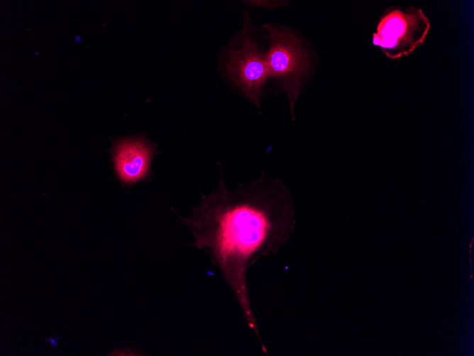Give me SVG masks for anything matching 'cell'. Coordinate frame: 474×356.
I'll return each instance as SVG.
<instances>
[{
    "instance_id": "cell-1",
    "label": "cell",
    "mask_w": 474,
    "mask_h": 356,
    "mask_svg": "<svg viewBox=\"0 0 474 356\" xmlns=\"http://www.w3.org/2000/svg\"><path fill=\"white\" fill-rule=\"evenodd\" d=\"M187 217L177 220L193 236L190 244L205 252L236 298L248 327L267 348L251 306L248 272L260 258L276 254L296 225L288 187L263 171L256 180L229 189L221 177L216 188L202 194Z\"/></svg>"
},
{
    "instance_id": "cell-4",
    "label": "cell",
    "mask_w": 474,
    "mask_h": 356,
    "mask_svg": "<svg viewBox=\"0 0 474 356\" xmlns=\"http://www.w3.org/2000/svg\"><path fill=\"white\" fill-rule=\"evenodd\" d=\"M226 69L231 80L258 108L265 82L270 77L265 53H263L248 31H242L231 43Z\"/></svg>"
},
{
    "instance_id": "cell-2",
    "label": "cell",
    "mask_w": 474,
    "mask_h": 356,
    "mask_svg": "<svg viewBox=\"0 0 474 356\" xmlns=\"http://www.w3.org/2000/svg\"><path fill=\"white\" fill-rule=\"evenodd\" d=\"M265 28L269 34L270 45L265 56L270 77L275 79L286 93L291 117L294 120L295 103L312 69L310 51L287 27L265 24Z\"/></svg>"
},
{
    "instance_id": "cell-5",
    "label": "cell",
    "mask_w": 474,
    "mask_h": 356,
    "mask_svg": "<svg viewBox=\"0 0 474 356\" xmlns=\"http://www.w3.org/2000/svg\"><path fill=\"white\" fill-rule=\"evenodd\" d=\"M155 151L143 138L118 141L113 149V161L118 179L128 185L145 178Z\"/></svg>"
},
{
    "instance_id": "cell-3",
    "label": "cell",
    "mask_w": 474,
    "mask_h": 356,
    "mask_svg": "<svg viewBox=\"0 0 474 356\" xmlns=\"http://www.w3.org/2000/svg\"><path fill=\"white\" fill-rule=\"evenodd\" d=\"M430 22L421 9L389 8L381 16L373 43L391 59L412 53L425 41Z\"/></svg>"
}]
</instances>
